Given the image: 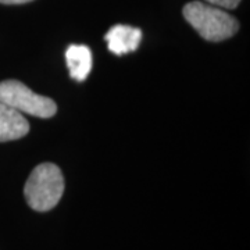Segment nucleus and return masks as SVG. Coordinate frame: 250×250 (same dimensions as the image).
Segmentation results:
<instances>
[{
    "label": "nucleus",
    "mask_w": 250,
    "mask_h": 250,
    "mask_svg": "<svg viewBox=\"0 0 250 250\" xmlns=\"http://www.w3.org/2000/svg\"><path fill=\"white\" fill-rule=\"evenodd\" d=\"M28 132L29 123L22 113L0 103V142L21 139Z\"/></svg>",
    "instance_id": "obj_5"
},
{
    "label": "nucleus",
    "mask_w": 250,
    "mask_h": 250,
    "mask_svg": "<svg viewBox=\"0 0 250 250\" xmlns=\"http://www.w3.org/2000/svg\"><path fill=\"white\" fill-rule=\"evenodd\" d=\"M184 17L189 25L206 41L221 42L233 36L239 29V22L231 14L203 1H190L184 7Z\"/></svg>",
    "instance_id": "obj_1"
},
{
    "label": "nucleus",
    "mask_w": 250,
    "mask_h": 250,
    "mask_svg": "<svg viewBox=\"0 0 250 250\" xmlns=\"http://www.w3.org/2000/svg\"><path fill=\"white\" fill-rule=\"evenodd\" d=\"M0 103L22 114H31L39 118H50L57 111L54 100L38 95L27 85L16 80L0 82Z\"/></svg>",
    "instance_id": "obj_3"
},
{
    "label": "nucleus",
    "mask_w": 250,
    "mask_h": 250,
    "mask_svg": "<svg viewBox=\"0 0 250 250\" xmlns=\"http://www.w3.org/2000/svg\"><path fill=\"white\" fill-rule=\"evenodd\" d=\"M106 42L108 45V50L116 56L131 53L138 49V46L142 41V31L136 27L123 25L118 24L110 28L106 36Z\"/></svg>",
    "instance_id": "obj_4"
},
{
    "label": "nucleus",
    "mask_w": 250,
    "mask_h": 250,
    "mask_svg": "<svg viewBox=\"0 0 250 250\" xmlns=\"http://www.w3.org/2000/svg\"><path fill=\"white\" fill-rule=\"evenodd\" d=\"M65 62L70 70V77L75 81L86 80L92 70V52L85 45H71L65 52Z\"/></svg>",
    "instance_id": "obj_6"
},
{
    "label": "nucleus",
    "mask_w": 250,
    "mask_h": 250,
    "mask_svg": "<svg viewBox=\"0 0 250 250\" xmlns=\"http://www.w3.org/2000/svg\"><path fill=\"white\" fill-rule=\"evenodd\" d=\"M28 1H32V0H0L1 4H24Z\"/></svg>",
    "instance_id": "obj_8"
},
{
    "label": "nucleus",
    "mask_w": 250,
    "mask_h": 250,
    "mask_svg": "<svg viewBox=\"0 0 250 250\" xmlns=\"http://www.w3.org/2000/svg\"><path fill=\"white\" fill-rule=\"evenodd\" d=\"M208 4H213L217 7H221V9H228L232 10L238 7V4L241 3V0H206Z\"/></svg>",
    "instance_id": "obj_7"
},
{
    "label": "nucleus",
    "mask_w": 250,
    "mask_h": 250,
    "mask_svg": "<svg viewBox=\"0 0 250 250\" xmlns=\"http://www.w3.org/2000/svg\"><path fill=\"white\" fill-rule=\"evenodd\" d=\"M64 192L62 170L52 163H43L31 172L24 195L27 203L35 211H49L57 206Z\"/></svg>",
    "instance_id": "obj_2"
}]
</instances>
